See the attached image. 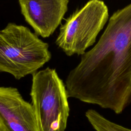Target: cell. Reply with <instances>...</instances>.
<instances>
[{
  "label": "cell",
  "instance_id": "cell-7",
  "mask_svg": "<svg viewBox=\"0 0 131 131\" xmlns=\"http://www.w3.org/2000/svg\"><path fill=\"white\" fill-rule=\"evenodd\" d=\"M85 116L95 131H131L130 128L107 119L95 110H88Z\"/></svg>",
  "mask_w": 131,
  "mask_h": 131
},
{
  "label": "cell",
  "instance_id": "cell-4",
  "mask_svg": "<svg viewBox=\"0 0 131 131\" xmlns=\"http://www.w3.org/2000/svg\"><path fill=\"white\" fill-rule=\"evenodd\" d=\"M108 18V8L104 2L90 0L66 19L56 45L69 56L81 55L94 44Z\"/></svg>",
  "mask_w": 131,
  "mask_h": 131
},
{
  "label": "cell",
  "instance_id": "cell-2",
  "mask_svg": "<svg viewBox=\"0 0 131 131\" xmlns=\"http://www.w3.org/2000/svg\"><path fill=\"white\" fill-rule=\"evenodd\" d=\"M51 56L49 45L28 28L10 23L0 30V72L19 80L36 72Z\"/></svg>",
  "mask_w": 131,
  "mask_h": 131
},
{
  "label": "cell",
  "instance_id": "cell-5",
  "mask_svg": "<svg viewBox=\"0 0 131 131\" xmlns=\"http://www.w3.org/2000/svg\"><path fill=\"white\" fill-rule=\"evenodd\" d=\"M21 13L35 34L52 35L68 10L69 0H18Z\"/></svg>",
  "mask_w": 131,
  "mask_h": 131
},
{
  "label": "cell",
  "instance_id": "cell-1",
  "mask_svg": "<svg viewBox=\"0 0 131 131\" xmlns=\"http://www.w3.org/2000/svg\"><path fill=\"white\" fill-rule=\"evenodd\" d=\"M69 97L121 114L131 104V3L114 12L98 42L68 74Z\"/></svg>",
  "mask_w": 131,
  "mask_h": 131
},
{
  "label": "cell",
  "instance_id": "cell-3",
  "mask_svg": "<svg viewBox=\"0 0 131 131\" xmlns=\"http://www.w3.org/2000/svg\"><path fill=\"white\" fill-rule=\"evenodd\" d=\"M32 75L30 96L40 131H64L70 112L65 84L49 67Z\"/></svg>",
  "mask_w": 131,
  "mask_h": 131
},
{
  "label": "cell",
  "instance_id": "cell-6",
  "mask_svg": "<svg viewBox=\"0 0 131 131\" xmlns=\"http://www.w3.org/2000/svg\"><path fill=\"white\" fill-rule=\"evenodd\" d=\"M0 119L8 131H40L32 104L15 88L0 86Z\"/></svg>",
  "mask_w": 131,
  "mask_h": 131
},
{
  "label": "cell",
  "instance_id": "cell-8",
  "mask_svg": "<svg viewBox=\"0 0 131 131\" xmlns=\"http://www.w3.org/2000/svg\"><path fill=\"white\" fill-rule=\"evenodd\" d=\"M0 131H8L1 119H0Z\"/></svg>",
  "mask_w": 131,
  "mask_h": 131
}]
</instances>
